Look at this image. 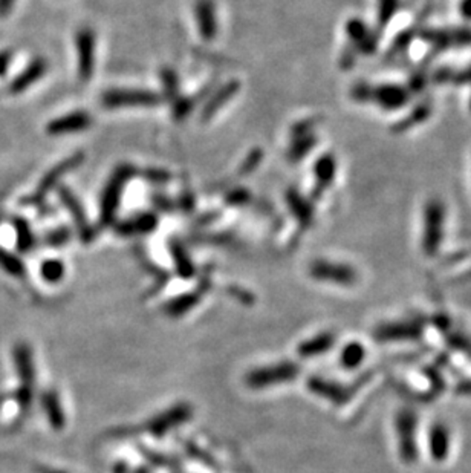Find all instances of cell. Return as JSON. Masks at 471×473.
<instances>
[{"mask_svg": "<svg viewBox=\"0 0 471 473\" xmlns=\"http://www.w3.org/2000/svg\"><path fill=\"white\" fill-rule=\"evenodd\" d=\"M136 175V167L132 164L118 166L110 175L106 187L103 188L100 203V222L103 225H110L115 221L117 212L120 209L121 196L129 181Z\"/></svg>", "mask_w": 471, "mask_h": 473, "instance_id": "obj_1", "label": "cell"}, {"mask_svg": "<svg viewBox=\"0 0 471 473\" xmlns=\"http://www.w3.org/2000/svg\"><path fill=\"white\" fill-rule=\"evenodd\" d=\"M422 222V249L429 256H433L444 241L446 230V205L438 198L427 201L424 207Z\"/></svg>", "mask_w": 471, "mask_h": 473, "instance_id": "obj_2", "label": "cell"}, {"mask_svg": "<svg viewBox=\"0 0 471 473\" xmlns=\"http://www.w3.org/2000/svg\"><path fill=\"white\" fill-rule=\"evenodd\" d=\"M161 96L147 89H109L101 97V105L107 109L120 108H149L156 106Z\"/></svg>", "mask_w": 471, "mask_h": 473, "instance_id": "obj_3", "label": "cell"}, {"mask_svg": "<svg viewBox=\"0 0 471 473\" xmlns=\"http://www.w3.org/2000/svg\"><path fill=\"white\" fill-rule=\"evenodd\" d=\"M309 273L320 282L334 283V285L340 287H352L358 279V274L351 265L331 261H315L310 265Z\"/></svg>", "mask_w": 471, "mask_h": 473, "instance_id": "obj_4", "label": "cell"}, {"mask_svg": "<svg viewBox=\"0 0 471 473\" xmlns=\"http://www.w3.org/2000/svg\"><path fill=\"white\" fill-rule=\"evenodd\" d=\"M421 37L433 50L447 51L463 48L471 45V28H436V30H424Z\"/></svg>", "mask_w": 471, "mask_h": 473, "instance_id": "obj_5", "label": "cell"}, {"mask_svg": "<svg viewBox=\"0 0 471 473\" xmlns=\"http://www.w3.org/2000/svg\"><path fill=\"white\" fill-rule=\"evenodd\" d=\"M417 424L418 418L412 411L404 409L397 415V433L400 444V455L402 461L413 462L418 457L417 448Z\"/></svg>", "mask_w": 471, "mask_h": 473, "instance_id": "obj_6", "label": "cell"}, {"mask_svg": "<svg viewBox=\"0 0 471 473\" xmlns=\"http://www.w3.org/2000/svg\"><path fill=\"white\" fill-rule=\"evenodd\" d=\"M83 161H84V154L81 152L74 154L68 159L62 161L60 164L55 166L52 170H50V172L43 176L40 186L37 187V190L30 198H28V200H25V203L26 204H40L46 198V195H48L52 188L57 187L60 179L68 175L71 170H75L78 166H81Z\"/></svg>", "mask_w": 471, "mask_h": 473, "instance_id": "obj_7", "label": "cell"}, {"mask_svg": "<svg viewBox=\"0 0 471 473\" xmlns=\"http://www.w3.org/2000/svg\"><path fill=\"white\" fill-rule=\"evenodd\" d=\"M410 100V91L407 88L401 86V84H378V86H372L369 84V96H367V103H375L384 110H398L407 105Z\"/></svg>", "mask_w": 471, "mask_h": 473, "instance_id": "obj_8", "label": "cell"}, {"mask_svg": "<svg viewBox=\"0 0 471 473\" xmlns=\"http://www.w3.org/2000/svg\"><path fill=\"white\" fill-rule=\"evenodd\" d=\"M298 366L285 362V363H279L274 366H268V367H260L248 374L247 382L251 387H265L271 384H277V383H285L294 380L298 374Z\"/></svg>", "mask_w": 471, "mask_h": 473, "instance_id": "obj_9", "label": "cell"}, {"mask_svg": "<svg viewBox=\"0 0 471 473\" xmlns=\"http://www.w3.org/2000/svg\"><path fill=\"white\" fill-rule=\"evenodd\" d=\"M78 57V77L81 81H89L95 68V33L91 28H81L75 35Z\"/></svg>", "mask_w": 471, "mask_h": 473, "instance_id": "obj_10", "label": "cell"}, {"mask_svg": "<svg viewBox=\"0 0 471 473\" xmlns=\"http://www.w3.org/2000/svg\"><path fill=\"white\" fill-rule=\"evenodd\" d=\"M346 34L349 37L351 48L356 54L371 55L378 48V37L361 18H349L346 23Z\"/></svg>", "mask_w": 471, "mask_h": 473, "instance_id": "obj_11", "label": "cell"}, {"mask_svg": "<svg viewBox=\"0 0 471 473\" xmlns=\"http://www.w3.org/2000/svg\"><path fill=\"white\" fill-rule=\"evenodd\" d=\"M422 333V325L418 320L389 321L376 328L375 337L380 342H395V340H413Z\"/></svg>", "mask_w": 471, "mask_h": 473, "instance_id": "obj_12", "label": "cell"}, {"mask_svg": "<svg viewBox=\"0 0 471 473\" xmlns=\"http://www.w3.org/2000/svg\"><path fill=\"white\" fill-rule=\"evenodd\" d=\"M92 122V118L89 113L77 110L71 112L68 115H63L52 120L46 130L52 137H60V135H69V134H77V132L86 130Z\"/></svg>", "mask_w": 471, "mask_h": 473, "instance_id": "obj_13", "label": "cell"}, {"mask_svg": "<svg viewBox=\"0 0 471 473\" xmlns=\"http://www.w3.org/2000/svg\"><path fill=\"white\" fill-rule=\"evenodd\" d=\"M194 17L202 39L205 42L214 40L216 34H218V17H216L213 0H196Z\"/></svg>", "mask_w": 471, "mask_h": 473, "instance_id": "obj_14", "label": "cell"}, {"mask_svg": "<svg viewBox=\"0 0 471 473\" xmlns=\"http://www.w3.org/2000/svg\"><path fill=\"white\" fill-rule=\"evenodd\" d=\"M59 193H60V201L64 204L66 210H68L69 215L72 216V220H74L75 225L78 227V232H80L81 239L84 242H88L92 238L93 232L91 229L89 221H88V216H86V213H84V209H83L81 203L78 201V198L75 196L68 187H60L59 188Z\"/></svg>", "mask_w": 471, "mask_h": 473, "instance_id": "obj_15", "label": "cell"}, {"mask_svg": "<svg viewBox=\"0 0 471 473\" xmlns=\"http://www.w3.org/2000/svg\"><path fill=\"white\" fill-rule=\"evenodd\" d=\"M240 91V83L238 80H231L228 83H225L223 86H221L218 91H214L210 98L207 100L205 106L202 109L201 113V118L202 121H210L216 113H218L227 103H230L236 96H238V92Z\"/></svg>", "mask_w": 471, "mask_h": 473, "instance_id": "obj_16", "label": "cell"}, {"mask_svg": "<svg viewBox=\"0 0 471 473\" xmlns=\"http://www.w3.org/2000/svg\"><path fill=\"white\" fill-rule=\"evenodd\" d=\"M46 72H48V62L43 57H37L11 81L9 91L13 93H22L26 89H30L35 81L42 80Z\"/></svg>", "mask_w": 471, "mask_h": 473, "instance_id": "obj_17", "label": "cell"}, {"mask_svg": "<svg viewBox=\"0 0 471 473\" xmlns=\"http://www.w3.org/2000/svg\"><path fill=\"white\" fill-rule=\"evenodd\" d=\"M286 204L289 212L293 213L300 227H309L314 221V204L313 201L301 195L297 188H289L286 192Z\"/></svg>", "mask_w": 471, "mask_h": 473, "instance_id": "obj_18", "label": "cell"}, {"mask_svg": "<svg viewBox=\"0 0 471 473\" xmlns=\"http://www.w3.org/2000/svg\"><path fill=\"white\" fill-rule=\"evenodd\" d=\"M314 175H315V187L314 196L318 198L326 188L332 184L337 175V161L335 156L331 154H325L320 156L314 164Z\"/></svg>", "mask_w": 471, "mask_h": 473, "instance_id": "obj_19", "label": "cell"}, {"mask_svg": "<svg viewBox=\"0 0 471 473\" xmlns=\"http://www.w3.org/2000/svg\"><path fill=\"white\" fill-rule=\"evenodd\" d=\"M158 227V216L152 212H144L136 216H132L117 225V232L122 236L149 234Z\"/></svg>", "mask_w": 471, "mask_h": 473, "instance_id": "obj_20", "label": "cell"}, {"mask_svg": "<svg viewBox=\"0 0 471 473\" xmlns=\"http://www.w3.org/2000/svg\"><path fill=\"white\" fill-rule=\"evenodd\" d=\"M308 384L310 387V391L325 397V399L331 400L337 404L346 403L352 395V391L349 389V387L342 386V384H338L335 382H327V380H325V378L314 377V378H310Z\"/></svg>", "mask_w": 471, "mask_h": 473, "instance_id": "obj_21", "label": "cell"}, {"mask_svg": "<svg viewBox=\"0 0 471 473\" xmlns=\"http://www.w3.org/2000/svg\"><path fill=\"white\" fill-rule=\"evenodd\" d=\"M430 455L435 461H444L450 452V433L444 424H435L429 433Z\"/></svg>", "mask_w": 471, "mask_h": 473, "instance_id": "obj_22", "label": "cell"}, {"mask_svg": "<svg viewBox=\"0 0 471 473\" xmlns=\"http://www.w3.org/2000/svg\"><path fill=\"white\" fill-rule=\"evenodd\" d=\"M317 135L315 132H310L306 135H300L296 138H291V147L288 150V159L291 163H300L301 159H305L310 152H313L315 144H317Z\"/></svg>", "mask_w": 471, "mask_h": 473, "instance_id": "obj_23", "label": "cell"}, {"mask_svg": "<svg viewBox=\"0 0 471 473\" xmlns=\"http://www.w3.org/2000/svg\"><path fill=\"white\" fill-rule=\"evenodd\" d=\"M188 415H190V411H188L187 406H178V408L172 409L165 412L161 417H158L152 421L150 424V431L161 435L165 431H168L172 428V426L178 424V423H182L184 420L188 418Z\"/></svg>", "mask_w": 471, "mask_h": 473, "instance_id": "obj_24", "label": "cell"}, {"mask_svg": "<svg viewBox=\"0 0 471 473\" xmlns=\"http://www.w3.org/2000/svg\"><path fill=\"white\" fill-rule=\"evenodd\" d=\"M332 345H334V336L329 333H323L301 343L298 346V354L301 357H317L329 351Z\"/></svg>", "mask_w": 471, "mask_h": 473, "instance_id": "obj_25", "label": "cell"}, {"mask_svg": "<svg viewBox=\"0 0 471 473\" xmlns=\"http://www.w3.org/2000/svg\"><path fill=\"white\" fill-rule=\"evenodd\" d=\"M366 357V349L361 343L352 342L342 349L340 362L346 369H355L360 366Z\"/></svg>", "mask_w": 471, "mask_h": 473, "instance_id": "obj_26", "label": "cell"}, {"mask_svg": "<svg viewBox=\"0 0 471 473\" xmlns=\"http://www.w3.org/2000/svg\"><path fill=\"white\" fill-rule=\"evenodd\" d=\"M170 250H172L173 261L176 263L178 273L181 274L182 278H192L193 273H194V268H193V263H192L190 258H188L185 249L178 241H173L170 244Z\"/></svg>", "mask_w": 471, "mask_h": 473, "instance_id": "obj_27", "label": "cell"}, {"mask_svg": "<svg viewBox=\"0 0 471 473\" xmlns=\"http://www.w3.org/2000/svg\"><path fill=\"white\" fill-rule=\"evenodd\" d=\"M199 299H201V291L188 292V295H184L170 302V305L167 307V309L172 316H181L187 313V311H190L196 305V302H199Z\"/></svg>", "mask_w": 471, "mask_h": 473, "instance_id": "obj_28", "label": "cell"}, {"mask_svg": "<svg viewBox=\"0 0 471 473\" xmlns=\"http://www.w3.org/2000/svg\"><path fill=\"white\" fill-rule=\"evenodd\" d=\"M14 229L17 232V247L21 251H28L33 249L34 245V236L28 224L22 217H16L14 220Z\"/></svg>", "mask_w": 471, "mask_h": 473, "instance_id": "obj_29", "label": "cell"}, {"mask_svg": "<svg viewBox=\"0 0 471 473\" xmlns=\"http://www.w3.org/2000/svg\"><path fill=\"white\" fill-rule=\"evenodd\" d=\"M430 113H431V108L429 105H426V103H422V105H418L417 108H414L410 112V115L407 118H404L400 122V125L397 127H395V130L402 132V130L417 126V125H419V122L426 121L430 117Z\"/></svg>", "mask_w": 471, "mask_h": 473, "instance_id": "obj_30", "label": "cell"}, {"mask_svg": "<svg viewBox=\"0 0 471 473\" xmlns=\"http://www.w3.org/2000/svg\"><path fill=\"white\" fill-rule=\"evenodd\" d=\"M197 100L193 97H176L172 105V117L176 121L185 120L194 110Z\"/></svg>", "mask_w": 471, "mask_h": 473, "instance_id": "obj_31", "label": "cell"}, {"mask_svg": "<svg viewBox=\"0 0 471 473\" xmlns=\"http://www.w3.org/2000/svg\"><path fill=\"white\" fill-rule=\"evenodd\" d=\"M159 77H161L163 81V89H164V97L175 100L176 97H179V79H178V74L170 69V68H165L159 74Z\"/></svg>", "mask_w": 471, "mask_h": 473, "instance_id": "obj_32", "label": "cell"}, {"mask_svg": "<svg viewBox=\"0 0 471 473\" xmlns=\"http://www.w3.org/2000/svg\"><path fill=\"white\" fill-rule=\"evenodd\" d=\"M42 276L48 282H59L64 276V265L57 259H50L42 265Z\"/></svg>", "mask_w": 471, "mask_h": 473, "instance_id": "obj_33", "label": "cell"}, {"mask_svg": "<svg viewBox=\"0 0 471 473\" xmlns=\"http://www.w3.org/2000/svg\"><path fill=\"white\" fill-rule=\"evenodd\" d=\"M400 0H378V22L388 25L390 18L397 14Z\"/></svg>", "mask_w": 471, "mask_h": 473, "instance_id": "obj_34", "label": "cell"}, {"mask_svg": "<svg viewBox=\"0 0 471 473\" xmlns=\"http://www.w3.org/2000/svg\"><path fill=\"white\" fill-rule=\"evenodd\" d=\"M0 265H2L8 273L16 274V276H18V274H22L25 271L22 261L13 256L11 253H8L5 250H0Z\"/></svg>", "mask_w": 471, "mask_h": 473, "instance_id": "obj_35", "label": "cell"}, {"mask_svg": "<svg viewBox=\"0 0 471 473\" xmlns=\"http://www.w3.org/2000/svg\"><path fill=\"white\" fill-rule=\"evenodd\" d=\"M45 406H46V409H48L50 420L54 423L55 428L60 429V426L64 423V418H63V415H62L60 403H59L57 399H55V395H50L48 399H46V401H45Z\"/></svg>", "mask_w": 471, "mask_h": 473, "instance_id": "obj_36", "label": "cell"}, {"mask_svg": "<svg viewBox=\"0 0 471 473\" xmlns=\"http://www.w3.org/2000/svg\"><path fill=\"white\" fill-rule=\"evenodd\" d=\"M251 200V193L247 188H234V190L228 192L227 196H225V203L233 207H240L248 204Z\"/></svg>", "mask_w": 471, "mask_h": 473, "instance_id": "obj_37", "label": "cell"}, {"mask_svg": "<svg viewBox=\"0 0 471 473\" xmlns=\"http://www.w3.org/2000/svg\"><path fill=\"white\" fill-rule=\"evenodd\" d=\"M262 150L260 149H254L250 152V155L247 156V159L243 161L242 166H240V175H250L251 172L257 169V166L260 164L262 161Z\"/></svg>", "mask_w": 471, "mask_h": 473, "instance_id": "obj_38", "label": "cell"}, {"mask_svg": "<svg viewBox=\"0 0 471 473\" xmlns=\"http://www.w3.org/2000/svg\"><path fill=\"white\" fill-rule=\"evenodd\" d=\"M71 239V232L66 227H60V229L51 232L48 236H46V244L51 245V247H62L66 242Z\"/></svg>", "mask_w": 471, "mask_h": 473, "instance_id": "obj_39", "label": "cell"}, {"mask_svg": "<svg viewBox=\"0 0 471 473\" xmlns=\"http://www.w3.org/2000/svg\"><path fill=\"white\" fill-rule=\"evenodd\" d=\"M315 125H317V121H315L314 118L298 121L297 125H294L293 129H291V138H296V137H300V135L310 134V132H314Z\"/></svg>", "mask_w": 471, "mask_h": 473, "instance_id": "obj_40", "label": "cell"}, {"mask_svg": "<svg viewBox=\"0 0 471 473\" xmlns=\"http://www.w3.org/2000/svg\"><path fill=\"white\" fill-rule=\"evenodd\" d=\"M147 179H150L153 184H167L168 179H170V173L167 170H159V169H152L146 173Z\"/></svg>", "mask_w": 471, "mask_h": 473, "instance_id": "obj_41", "label": "cell"}, {"mask_svg": "<svg viewBox=\"0 0 471 473\" xmlns=\"http://www.w3.org/2000/svg\"><path fill=\"white\" fill-rule=\"evenodd\" d=\"M153 203H155V205L158 207V209H161L163 212H170V210L175 209L173 201L168 200V198L164 196V195L153 196Z\"/></svg>", "mask_w": 471, "mask_h": 473, "instance_id": "obj_42", "label": "cell"}, {"mask_svg": "<svg viewBox=\"0 0 471 473\" xmlns=\"http://www.w3.org/2000/svg\"><path fill=\"white\" fill-rule=\"evenodd\" d=\"M13 60V52L11 51H2L0 52V77L6 74L9 64Z\"/></svg>", "mask_w": 471, "mask_h": 473, "instance_id": "obj_43", "label": "cell"}, {"mask_svg": "<svg viewBox=\"0 0 471 473\" xmlns=\"http://www.w3.org/2000/svg\"><path fill=\"white\" fill-rule=\"evenodd\" d=\"M453 81H456L458 84H465V83H471V64L468 68L455 72L453 74Z\"/></svg>", "mask_w": 471, "mask_h": 473, "instance_id": "obj_44", "label": "cell"}, {"mask_svg": "<svg viewBox=\"0 0 471 473\" xmlns=\"http://www.w3.org/2000/svg\"><path fill=\"white\" fill-rule=\"evenodd\" d=\"M193 205H194V200H193L192 193L184 192L182 196H181V201H179V207H181V209L185 210V212H192Z\"/></svg>", "mask_w": 471, "mask_h": 473, "instance_id": "obj_45", "label": "cell"}, {"mask_svg": "<svg viewBox=\"0 0 471 473\" xmlns=\"http://www.w3.org/2000/svg\"><path fill=\"white\" fill-rule=\"evenodd\" d=\"M459 13L467 21H471V0H460Z\"/></svg>", "mask_w": 471, "mask_h": 473, "instance_id": "obj_46", "label": "cell"}, {"mask_svg": "<svg viewBox=\"0 0 471 473\" xmlns=\"http://www.w3.org/2000/svg\"><path fill=\"white\" fill-rule=\"evenodd\" d=\"M16 0H0V16H6L14 6Z\"/></svg>", "mask_w": 471, "mask_h": 473, "instance_id": "obj_47", "label": "cell"}, {"mask_svg": "<svg viewBox=\"0 0 471 473\" xmlns=\"http://www.w3.org/2000/svg\"><path fill=\"white\" fill-rule=\"evenodd\" d=\"M470 108H471V100H470Z\"/></svg>", "mask_w": 471, "mask_h": 473, "instance_id": "obj_48", "label": "cell"}]
</instances>
